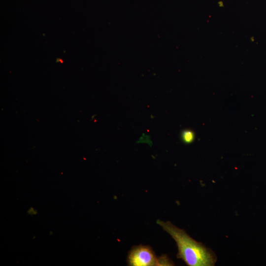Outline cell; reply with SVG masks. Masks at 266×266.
Segmentation results:
<instances>
[{
    "mask_svg": "<svg viewBox=\"0 0 266 266\" xmlns=\"http://www.w3.org/2000/svg\"><path fill=\"white\" fill-rule=\"evenodd\" d=\"M157 223L176 242L178 252L177 257L189 266H212L216 257L202 243L191 237L186 232L173 225L169 221L157 220Z\"/></svg>",
    "mask_w": 266,
    "mask_h": 266,
    "instance_id": "cell-1",
    "label": "cell"
},
{
    "mask_svg": "<svg viewBox=\"0 0 266 266\" xmlns=\"http://www.w3.org/2000/svg\"><path fill=\"white\" fill-rule=\"evenodd\" d=\"M27 212L29 214L31 215H34L37 213V210L32 207H31L28 209Z\"/></svg>",
    "mask_w": 266,
    "mask_h": 266,
    "instance_id": "cell-4",
    "label": "cell"
},
{
    "mask_svg": "<svg viewBox=\"0 0 266 266\" xmlns=\"http://www.w3.org/2000/svg\"><path fill=\"white\" fill-rule=\"evenodd\" d=\"M194 138V133L191 130H184L181 133V138L185 143H190L192 142Z\"/></svg>",
    "mask_w": 266,
    "mask_h": 266,
    "instance_id": "cell-3",
    "label": "cell"
},
{
    "mask_svg": "<svg viewBox=\"0 0 266 266\" xmlns=\"http://www.w3.org/2000/svg\"><path fill=\"white\" fill-rule=\"evenodd\" d=\"M127 262L131 266H160L157 257L151 247L139 245L133 247L128 253Z\"/></svg>",
    "mask_w": 266,
    "mask_h": 266,
    "instance_id": "cell-2",
    "label": "cell"
}]
</instances>
